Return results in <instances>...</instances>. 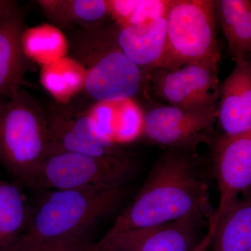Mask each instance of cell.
Instances as JSON below:
<instances>
[{
  "label": "cell",
  "mask_w": 251,
  "mask_h": 251,
  "mask_svg": "<svg viewBox=\"0 0 251 251\" xmlns=\"http://www.w3.org/2000/svg\"><path fill=\"white\" fill-rule=\"evenodd\" d=\"M217 115V108L193 111L157 105L144 113L141 137L150 144L193 153L201 145L214 143Z\"/></svg>",
  "instance_id": "cell-8"
},
{
  "label": "cell",
  "mask_w": 251,
  "mask_h": 251,
  "mask_svg": "<svg viewBox=\"0 0 251 251\" xmlns=\"http://www.w3.org/2000/svg\"><path fill=\"white\" fill-rule=\"evenodd\" d=\"M31 209L25 233L19 241L40 244L57 242L91 232L97 223L120 205L125 188L106 191H43Z\"/></svg>",
  "instance_id": "cell-4"
},
{
  "label": "cell",
  "mask_w": 251,
  "mask_h": 251,
  "mask_svg": "<svg viewBox=\"0 0 251 251\" xmlns=\"http://www.w3.org/2000/svg\"><path fill=\"white\" fill-rule=\"evenodd\" d=\"M144 113L132 99L117 102L114 143H128L142 136Z\"/></svg>",
  "instance_id": "cell-19"
},
{
  "label": "cell",
  "mask_w": 251,
  "mask_h": 251,
  "mask_svg": "<svg viewBox=\"0 0 251 251\" xmlns=\"http://www.w3.org/2000/svg\"><path fill=\"white\" fill-rule=\"evenodd\" d=\"M71 54L87 68L84 87L99 103L132 99L141 90L144 72L119 49L112 25L67 31Z\"/></svg>",
  "instance_id": "cell-2"
},
{
  "label": "cell",
  "mask_w": 251,
  "mask_h": 251,
  "mask_svg": "<svg viewBox=\"0 0 251 251\" xmlns=\"http://www.w3.org/2000/svg\"><path fill=\"white\" fill-rule=\"evenodd\" d=\"M139 171L129 153L95 156L59 152L48 158L38 171L30 189L106 191L125 188Z\"/></svg>",
  "instance_id": "cell-5"
},
{
  "label": "cell",
  "mask_w": 251,
  "mask_h": 251,
  "mask_svg": "<svg viewBox=\"0 0 251 251\" xmlns=\"http://www.w3.org/2000/svg\"><path fill=\"white\" fill-rule=\"evenodd\" d=\"M172 0H143L138 1L128 22L125 25L141 24L158 18L166 17Z\"/></svg>",
  "instance_id": "cell-21"
},
{
  "label": "cell",
  "mask_w": 251,
  "mask_h": 251,
  "mask_svg": "<svg viewBox=\"0 0 251 251\" xmlns=\"http://www.w3.org/2000/svg\"><path fill=\"white\" fill-rule=\"evenodd\" d=\"M209 251H248L251 247V189L243 194L218 225Z\"/></svg>",
  "instance_id": "cell-17"
},
{
  "label": "cell",
  "mask_w": 251,
  "mask_h": 251,
  "mask_svg": "<svg viewBox=\"0 0 251 251\" xmlns=\"http://www.w3.org/2000/svg\"><path fill=\"white\" fill-rule=\"evenodd\" d=\"M53 153L73 152L95 156H116L128 153L120 145L100 138L90 112H82L62 103L46 109Z\"/></svg>",
  "instance_id": "cell-11"
},
{
  "label": "cell",
  "mask_w": 251,
  "mask_h": 251,
  "mask_svg": "<svg viewBox=\"0 0 251 251\" xmlns=\"http://www.w3.org/2000/svg\"><path fill=\"white\" fill-rule=\"evenodd\" d=\"M0 251H10L7 244H6L1 220H0Z\"/></svg>",
  "instance_id": "cell-22"
},
{
  "label": "cell",
  "mask_w": 251,
  "mask_h": 251,
  "mask_svg": "<svg viewBox=\"0 0 251 251\" xmlns=\"http://www.w3.org/2000/svg\"><path fill=\"white\" fill-rule=\"evenodd\" d=\"M53 153L46 109L21 89L0 104V165L18 184L30 188Z\"/></svg>",
  "instance_id": "cell-3"
},
{
  "label": "cell",
  "mask_w": 251,
  "mask_h": 251,
  "mask_svg": "<svg viewBox=\"0 0 251 251\" xmlns=\"http://www.w3.org/2000/svg\"><path fill=\"white\" fill-rule=\"evenodd\" d=\"M214 215L207 181L196 156L169 150L157 160L136 197L104 236L190 216L205 218L210 226Z\"/></svg>",
  "instance_id": "cell-1"
},
{
  "label": "cell",
  "mask_w": 251,
  "mask_h": 251,
  "mask_svg": "<svg viewBox=\"0 0 251 251\" xmlns=\"http://www.w3.org/2000/svg\"><path fill=\"white\" fill-rule=\"evenodd\" d=\"M16 182H9L0 176V220L10 251L25 233L31 209Z\"/></svg>",
  "instance_id": "cell-18"
},
{
  "label": "cell",
  "mask_w": 251,
  "mask_h": 251,
  "mask_svg": "<svg viewBox=\"0 0 251 251\" xmlns=\"http://www.w3.org/2000/svg\"><path fill=\"white\" fill-rule=\"evenodd\" d=\"M38 4L49 23L66 31L100 25L110 16L105 0H42Z\"/></svg>",
  "instance_id": "cell-15"
},
{
  "label": "cell",
  "mask_w": 251,
  "mask_h": 251,
  "mask_svg": "<svg viewBox=\"0 0 251 251\" xmlns=\"http://www.w3.org/2000/svg\"><path fill=\"white\" fill-rule=\"evenodd\" d=\"M167 25L166 52L159 69L174 71L188 63L221 60L214 1L172 0Z\"/></svg>",
  "instance_id": "cell-6"
},
{
  "label": "cell",
  "mask_w": 251,
  "mask_h": 251,
  "mask_svg": "<svg viewBox=\"0 0 251 251\" xmlns=\"http://www.w3.org/2000/svg\"><path fill=\"white\" fill-rule=\"evenodd\" d=\"M25 11L18 6L0 19V104L22 89L30 62L23 44Z\"/></svg>",
  "instance_id": "cell-12"
},
{
  "label": "cell",
  "mask_w": 251,
  "mask_h": 251,
  "mask_svg": "<svg viewBox=\"0 0 251 251\" xmlns=\"http://www.w3.org/2000/svg\"><path fill=\"white\" fill-rule=\"evenodd\" d=\"M209 222L200 216H190L166 224L131 229L104 237L94 250L125 251H194L202 242V228Z\"/></svg>",
  "instance_id": "cell-10"
},
{
  "label": "cell",
  "mask_w": 251,
  "mask_h": 251,
  "mask_svg": "<svg viewBox=\"0 0 251 251\" xmlns=\"http://www.w3.org/2000/svg\"><path fill=\"white\" fill-rule=\"evenodd\" d=\"M212 59L188 63L176 70L148 72L151 90L168 105L203 111L217 108L220 97L218 64Z\"/></svg>",
  "instance_id": "cell-7"
},
{
  "label": "cell",
  "mask_w": 251,
  "mask_h": 251,
  "mask_svg": "<svg viewBox=\"0 0 251 251\" xmlns=\"http://www.w3.org/2000/svg\"><path fill=\"white\" fill-rule=\"evenodd\" d=\"M248 251H251V247L250 248V249H249V250Z\"/></svg>",
  "instance_id": "cell-24"
},
{
  "label": "cell",
  "mask_w": 251,
  "mask_h": 251,
  "mask_svg": "<svg viewBox=\"0 0 251 251\" xmlns=\"http://www.w3.org/2000/svg\"><path fill=\"white\" fill-rule=\"evenodd\" d=\"M233 70L220 86L217 120L224 134L251 129V60L234 61Z\"/></svg>",
  "instance_id": "cell-13"
},
{
  "label": "cell",
  "mask_w": 251,
  "mask_h": 251,
  "mask_svg": "<svg viewBox=\"0 0 251 251\" xmlns=\"http://www.w3.org/2000/svg\"><path fill=\"white\" fill-rule=\"evenodd\" d=\"M213 145V168L219 190L215 215L206 235L212 239L218 225L239 200L251 189V129L236 135L223 134Z\"/></svg>",
  "instance_id": "cell-9"
},
{
  "label": "cell",
  "mask_w": 251,
  "mask_h": 251,
  "mask_svg": "<svg viewBox=\"0 0 251 251\" xmlns=\"http://www.w3.org/2000/svg\"><path fill=\"white\" fill-rule=\"evenodd\" d=\"M90 232L57 242L33 244L19 241L10 251H88L92 247Z\"/></svg>",
  "instance_id": "cell-20"
},
{
  "label": "cell",
  "mask_w": 251,
  "mask_h": 251,
  "mask_svg": "<svg viewBox=\"0 0 251 251\" xmlns=\"http://www.w3.org/2000/svg\"><path fill=\"white\" fill-rule=\"evenodd\" d=\"M215 12L234 61L251 54V1H214Z\"/></svg>",
  "instance_id": "cell-16"
},
{
  "label": "cell",
  "mask_w": 251,
  "mask_h": 251,
  "mask_svg": "<svg viewBox=\"0 0 251 251\" xmlns=\"http://www.w3.org/2000/svg\"><path fill=\"white\" fill-rule=\"evenodd\" d=\"M88 251H122V250H94L93 249V248L91 247L90 250Z\"/></svg>",
  "instance_id": "cell-23"
},
{
  "label": "cell",
  "mask_w": 251,
  "mask_h": 251,
  "mask_svg": "<svg viewBox=\"0 0 251 251\" xmlns=\"http://www.w3.org/2000/svg\"><path fill=\"white\" fill-rule=\"evenodd\" d=\"M167 16L141 24L112 25L119 49L142 70L159 69L166 52Z\"/></svg>",
  "instance_id": "cell-14"
}]
</instances>
